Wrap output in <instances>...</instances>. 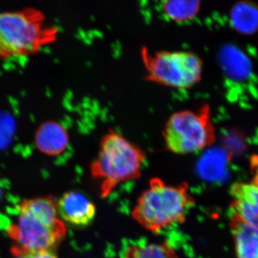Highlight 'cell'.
<instances>
[{
  "mask_svg": "<svg viewBox=\"0 0 258 258\" xmlns=\"http://www.w3.org/2000/svg\"><path fill=\"white\" fill-rule=\"evenodd\" d=\"M12 252L15 258H57L56 249L39 251V252H27V251H22L13 247Z\"/></svg>",
  "mask_w": 258,
  "mask_h": 258,
  "instance_id": "5bb4252c",
  "label": "cell"
},
{
  "mask_svg": "<svg viewBox=\"0 0 258 258\" xmlns=\"http://www.w3.org/2000/svg\"><path fill=\"white\" fill-rule=\"evenodd\" d=\"M230 23L235 30L249 35L258 29V7L252 3L242 2L231 10Z\"/></svg>",
  "mask_w": 258,
  "mask_h": 258,
  "instance_id": "7c38bea8",
  "label": "cell"
},
{
  "mask_svg": "<svg viewBox=\"0 0 258 258\" xmlns=\"http://www.w3.org/2000/svg\"><path fill=\"white\" fill-rule=\"evenodd\" d=\"M69 134L63 125L55 120H46L39 125L35 134V146L49 156L62 154L69 147Z\"/></svg>",
  "mask_w": 258,
  "mask_h": 258,
  "instance_id": "9c48e42d",
  "label": "cell"
},
{
  "mask_svg": "<svg viewBox=\"0 0 258 258\" xmlns=\"http://www.w3.org/2000/svg\"><path fill=\"white\" fill-rule=\"evenodd\" d=\"M120 258H181L175 249L166 242H134L124 247Z\"/></svg>",
  "mask_w": 258,
  "mask_h": 258,
  "instance_id": "8fae6325",
  "label": "cell"
},
{
  "mask_svg": "<svg viewBox=\"0 0 258 258\" xmlns=\"http://www.w3.org/2000/svg\"><path fill=\"white\" fill-rule=\"evenodd\" d=\"M230 227L237 258H258V229L230 215Z\"/></svg>",
  "mask_w": 258,
  "mask_h": 258,
  "instance_id": "30bf717a",
  "label": "cell"
},
{
  "mask_svg": "<svg viewBox=\"0 0 258 258\" xmlns=\"http://www.w3.org/2000/svg\"><path fill=\"white\" fill-rule=\"evenodd\" d=\"M231 215L258 229V186L252 182L235 183L230 187Z\"/></svg>",
  "mask_w": 258,
  "mask_h": 258,
  "instance_id": "52a82bcc",
  "label": "cell"
},
{
  "mask_svg": "<svg viewBox=\"0 0 258 258\" xmlns=\"http://www.w3.org/2000/svg\"><path fill=\"white\" fill-rule=\"evenodd\" d=\"M58 29L35 8L0 13V57L33 55L57 40Z\"/></svg>",
  "mask_w": 258,
  "mask_h": 258,
  "instance_id": "3957f363",
  "label": "cell"
},
{
  "mask_svg": "<svg viewBox=\"0 0 258 258\" xmlns=\"http://www.w3.org/2000/svg\"><path fill=\"white\" fill-rule=\"evenodd\" d=\"M189 189V184L186 182L168 185L159 178H153L149 188L137 200L132 217L153 233L184 223L195 204Z\"/></svg>",
  "mask_w": 258,
  "mask_h": 258,
  "instance_id": "7a4b0ae2",
  "label": "cell"
},
{
  "mask_svg": "<svg viewBox=\"0 0 258 258\" xmlns=\"http://www.w3.org/2000/svg\"><path fill=\"white\" fill-rule=\"evenodd\" d=\"M57 215V203L52 197L23 202L19 206L18 222L8 230L15 242L13 248L27 252L56 249L66 234Z\"/></svg>",
  "mask_w": 258,
  "mask_h": 258,
  "instance_id": "6da1fadb",
  "label": "cell"
},
{
  "mask_svg": "<svg viewBox=\"0 0 258 258\" xmlns=\"http://www.w3.org/2000/svg\"><path fill=\"white\" fill-rule=\"evenodd\" d=\"M141 57L147 81L178 89H187L202 80L203 61L191 51L150 52L142 47Z\"/></svg>",
  "mask_w": 258,
  "mask_h": 258,
  "instance_id": "5b68a950",
  "label": "cell"
},
{
  "mask_svg": "<svg viewBox=\"0 0 258 258\" xmlns=\"http://www.w3.org/2000/svg\"><path fill=\"white\" fill-rule=\"evenodd\" d=\"M166 147L176 154L200 152L215 142L211 110L204 104L196 111L184 110L169 117L163 131Z\"/></svg>",
  "mask_w": 258,
  "mask_h": 258,
  "instance_id": "8992f818",
  "label": "cell"
},
{
  "mask_svg": "<svg viewBox=\"0 0 258 258\" xmlns=\"http://www.w3.org/2000/svg\"><path fill=\"white\" fill-rule=\"evenodd\" d=\"M198 0H171L164 1L162 8L168 18L176 22L192 20L198 15L201 8Z\"/></svg>",
  "mask_w": 258,
  "mask_h": 258,
  "instance_id": "4fadbf2b",
  "label": "cell"
},
{
  "mask_svg": "<svg viewBox=\"0 0 258 258\" xmlns=\"http://www.w3.org/2000/svg\"><path fill=\"white\" fill-rule=\"evenodd\" d=\"M249 167L252 173V182L258 186V154H254L249 159Z\"/></svg>",
  "mask_w": 258,
  "mask_h": 258,
  "instance_id": "9a60e30c",
  "label": "cell"
},
{
  "mask_svg": "<svg viewBox=\"0 0 258 258\" xmlns=\"http://www.w3.org/2000/svg\"><path fill=\"white\" fill-rule=\"evenodd\" d=\"M57 212L71 225L86 227L94 220L96 210L87 197L77 191H69L57 203Z\"/></svg>",
  "mask_w": 258,
  "mask_h": 258,
  "instance_id": "ba28073f",
  "label": "cell"
},
{
  "mask_svg": "<svg viewBox=\"0 0 258 258\" xmlns=\"http://www.w3.org/2000/svg\"><path fill=\"white\" fill-rule=\"evenodd\" d=\"M146 159L142 148L109 129L102 137L98 157L91 165L93 177L101 181L102 198H106L120 183L139 179Z\"/></svg>",
  "mask_w": 258,
  "mask_h": 258,
  "instance_id": "277c9868",
  "label": "cell"
},
{
  "mask_svg": "<svg viewBox=\"0 0 258 258\" xmlns=\"http://www.w3.org/2000/svg\"><path fill=\"white\" fill-rule=\"evenodd\" d=\"M2 197V189L1 186H0V198H1Z\"/></svg>",
  "mask_w": 258,
  "mask_h": 258,
  "instance_id": "2e32d148",
  "label": "cell"
}]
</instances>
